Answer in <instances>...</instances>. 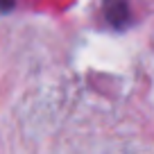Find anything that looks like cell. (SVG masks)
<instances>
[{
	"label": "cell",
	"mask_w": 154,
	"mask_h": 154,
	"mask_svg": "<svg viewBox=\"0 0 154 154\" xmlns=\"http://www.w3.org/2000/svg\"><path fill=\"white\" fill-rule=\"evenodd\" d=\"M104 16L111 27L122 29L129 23V5H127V0H104Z\"/></svg>",
	"instance_id": "obj_1"
}]
</instances>
